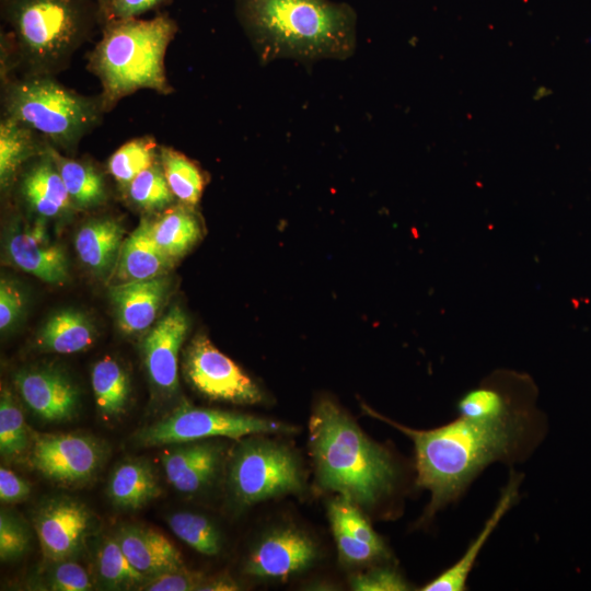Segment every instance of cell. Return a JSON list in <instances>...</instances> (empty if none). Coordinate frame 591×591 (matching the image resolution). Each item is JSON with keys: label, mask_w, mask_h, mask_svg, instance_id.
<instances>
[{"label": "cell", "mask_w": 591, "mask_h": 591, "mask_svg": "<svg viewBox=\"0 0 591 591\" xmlns=\"http://www.w3.org/2000/svg\"><path fill=\"white\" fill-rule=\"evenodd\" d=\"M235 11L262 65L290 58L305 65L349 58L357 14L331 0H236Z\"/></svg>", "instance_id": "1"}, {"label": "cell", "mask_w": 591, "mask_h": 591, "mask_svg": "<svg viewBox=\"0 0 591 591\" xmlns=\"http://www.w3.org/2000/svg\"><path fill=\"white\" fill-rule=\"evenodd\" d=\"M376 417L405 433L416 453V483L430 491L428 515L454 500L486 465L511 455L524 429L525 416L511 413L496 420L464 417L430 430H415Z\"/></svg>", "instance_id": "2"}, {"label": "cell", "mask_w": 591, "mask_h": 591, "mask_svg": "<svg viewBox=\"0 0 591 591\" xmlns=\"http://www.w3.org/2000/svg\"><path fill=\"white\" fill-rule=\"evenodd\" d=\"M9 32L1 35V78L56 76L104 24L97 0H1Z\"/></svg>", "instance_id": "3"}, {"label": "cell", "mask_w": 591, "mask_h": 591, "mask_svg": "<svg viewBox=\"0 0 591 591\" xmlns=\"http://www.w3.org/2000/svg\"><path fill=\"white\" fill-rule=\"evenodd\" d=\"M309 449L318 484L357 505H373L393 488L396 470L390 454L329 399L317 403L311 415Z\"/></svg>", "instance_id": "4"}, {"label": "cell", "mask_w": 591, "mask_h": 591, "mask_svg": "<svg viewBox=\"0 0 591 591\" xmlns=\"http://www.w3.org/2000/svg\"><path fill=\"white\" fill-rule=\"evenodd\" d=\"M177 32L167 15L149 20L106 21L102 37L88 57V69L100 81L103 108L112 111L124 97L142 89L170 94L164 59Z\"/></svg>", "instance_id": "5"}, {"label": "cell", "mask_w": 591, "mask_h": 591, "mask_svg": "<svg viewBox=\"0 0 591 591\" xmlns=\"http://www.w3.org/2000/svg\"><path fill=\"white\" fill-rule=\"evenodd\" d=\"M2 116L40 135L57 150H74L100 125L105 113L100 95L80 94L55 76L2 78Z\"/></svg>", "instance_id": "6"}, {"label": "cell", "mask_w": 591, "mask_h": 591, "mask_svg": "<svg viewBox=\"0 0 591 591\" xmlns=\"http://www.w3.org/2000/svg\"><path fill=\"white\" fill-rule=\"evenodd\" d=\"M229 485L242 505L300 491L302 472L296 455L285 445L262 439L243 441L229 466Z\"/></svg>", "instance_id": "7"}, {"label": "cell", "mask_w": 591, "mask_h": 591, "mask_svg": "<svg viewBox=\"0 0 591 591\" xmlns=\"http://www.w3.org/2000/svg\"><path fill=\"white\" fill-rule=\"evenodd\" d=\"M294 427L252 415L182 404L170 415L142 428L136 440L143 447L179 444L206 438H242L251 434L292 432Z\"/></svg>", "instance_id": "8"}, {"label": "cell", "mask_w": 591, "mask_h": 591, "mask_svg": "<svg viewBox=\"0 0 591 591\" xmlns=\"http://www.w3.org/2000/svg\"><path fill=\"white\" fill-rule=\"evenodd\" d=\"M184 371L193 387L210 399L247 405L263 399L254 381L204 335L187 348Z\"/></svg>", "instance_id": "9"}, {"label": "cell", "mask_w": 591, "mask_h": 591, "mask_svg": "<svg viewBox=\"0 0 591 591\" xmlns=\"http://www.w3.org/2000/svg\"><path fill=\"white\" fill-rule=\"evenodd\" d=\"M104 457L95 439L77 433L37 434L30 453L31 465L45 477L63 485L93 477Z\"/></svg>", "instance_id": "10"}, {"label": "cell", "mask_w": 591, "mask_h": 591, "mask_svg": "<svg viewBox=\"0 0 591 591\" xmlns=\"http://www.w3.org/2000/svg\"><path fill=\"white\" fill-rule=\"evenodd\" d=\"M91 525L92 515L86 507L66 497L48 500L34 515L43 554L55 563L79 552Z\"/></svg>", "instance_id": "11"}, {"label": "cell", "mask_w": 591, "mask_h": 591, "mask_svg": "<svg viewBox=\"0 0 591 591\" xmlns=\"http://www.w3.org/2000/svg\"><path fill=\"white\" fill-rule=\"evenodd\" d=\"M316 558L314 542L296 528L269 531L253 547L245 572L268 579H283L306 569Z\"/></svg>", "instance_id": "12"}, {"label": "cell", "mask_w": 591, "mask_h": 591, "mask_svg": "<svg viewBox=\"0 0 591 591\" xmlns=\"http://www.w3.org/2000/svg\"><path fill=\"white\" fill-rule=\"evenodd\" d=\"M14 382L26 406L45 421H67L78 410L79 391L58 369L21 370L14 375Z\"/></svg>", "instance_id": "13"}, {"label": "cell", "mask_w": 591, "mask_h": 591, "mask_svg": "<svg viewBox=\"0 0 591 591\" xmlns=\"http://www.w3.org/2000/svg\"><path fill=\"white\" fill-rule=\"evenodd\" d=\"M189 328L185 312L172 308L147 334L142 343L148 374L160 390L174 392L178 385V352Z\"/></svg>", "instance_id": "14"}, {"label": "cell", "mask_w": 591, "mask_h": 591, "mask_svg": "<svg viewBox=\"0 0 591 591\" xmlns=\"http://www.w3.org/2000/svg\"><path fill=\"white\" fill-rule=\"evenodd\" d=\"M11 260L22 270L49 283L68 278V260L61 246L51 243L42 222L14 230L7 243Z\"/></svg>", "instance_id": "15"}, {"label": "cell", "mask_w": 591, "mask_h": 591, "mask_svg": "<svg viewBox=\"0 0 591 591\" xmlns=\"http://www.w3.org/2000/svg\"><path fill=\"white\" fill-rule=\"evenodd\" d=\"M170 287L171 281L164 275L112 286L109 298L119 328L126 334L149 328L165 302Z\"/></svg>", "instance_id": "16"}, {"label": "cell", "mask_w": 591, "mask_h": 591, "mask_svg": "<svg viewBox=\"0 0 591 591\" xmlns=\"http://www.w3.org/2000/svg\"><path fill=\"white\" fill-rule=\"evenodd\" d=\"M222 456L220 444L193 441L165 451L161 461L167 482L178 491L192 494L216 476Z\"/></svg>", "instance_id": "17"}, {"label": "cell", "mask_w": 591, "mask_h": 591, "mask_svg": "<svg viewBox=\"0 0 591 591\" xmlns=\"http://www.w3.org/2000/svg\"><path fill=\"white\" fill-rule=\"evenodd\" d=\"M115 538L131 565L148 578L184 567L179 551L153 529L127 525Z\"/></svg>", "instance_id": "18"}, {"label": "cell", "mask_w": 591, "mask_h": 591, "mask_svg": "<svg viewBox=\"0 0 591 591\" xmlns=\"http://www.w3.org/2000/svg\"><path fill=\"white\" fill-rule=\"evenodd\" d=\"M47 146L24 172L20 193L33 211L53 218L66 212L72 202Z\"/></svg>", "instance_id": "19"}, {"label": "cell", "mask_w": 591, "mask_h": 591, "mask_svg": "<svg viewBox=\"0 0 591 591\" xmlns=\"http://www.w3.org/2000/svg\"><path fill=\"white\" fill-rule=\"evenodd\" d=\"M173 260L153 240L151 222L142 220L123 242L114 268L115 277L119 282L154 278L164 275Z\"/></svg>", "instance_id": "20"}, {"label": "cell", "mask_w": 591, "mask_h": 591, "mask_svg": "<svg viewBox=\"0 0 591 591\" xmlns=\"http://www.w3.org/2000/svg\"><path fill=\"white\" fill-rule=\"evenodd\" d=\"M124 229L111 218L91 220L76 236L80 260L94 274L104 276L115 268L123 245Z\"/></svg>", "instance_id": "21"}, {"label": "cell", "mask_w": 591, "mask_h": 591, "mask_svg": "<svg viewBox=\"0 0 591 591\" xmlns=\"http://www.w3.org/2000/svg\"><path fill=\"white\" fill-rule=\"evenodd\" d=\"M107 494L116 507L137 510L159 497L161 487L149 462L127 460L112 472Z\"/></svg>", "instance_id": "22"}, {"label": "cell", "mask_w": 591, "mask_h": 591, "mask_svg": "<svg viewBox=\"0 0 591 591\" xmlns=\"http://www.w3.org/2000/svg\"><path fill=\"white\" fill-rule=\"evenodd\" d=\"M520 479L517 475L511 476L508 485L503 489L499 501L491 513L488 521L485 523L480 533L470 545L462 558L452 567L444 570L441 575L427 583L422 591H462L465 589V582L468 573L476 560V557L484 546L487 538L496 529L502 517L514 503L518 497Z\"/></svg>", "instance_id": "23"}, {"label": "cell", "mask_w": 591, "mask_h": 591, "mask_svg": "<svg viewBox=\"0 0 591 591\" xmlns=\"http://www.w3.org/2000/svg\"><path fill=\"white\" fill-rule=\"evenodd\" d=\"M47 141L33 129L2 116L0 120V184L5 190L22 165L45 151Z\"/></svg>", "instance_id": "24"}, {"label": "cell", "mask_w": 591, "mask_h": 591, "mask_svg": "<svg viewBox=\"0 0 591 591\" xmlns=\"http://www.w3.org/2000/svg\"><path fill=\"white\" fill-rule=\"evenodd\" d=\"M95 339V331L88 317L74 310L51 315L39 329V349L57 354H74L88 349Z\"/></svg>", "instance_id": "25"}, {"label": "cell", "mask_w": 591, "mask_h": 591, "mask_svg": "<svg viewBox=\"0 0 591 591\" xmlns=\"http://www.w3.org/2000/svg\"><path fill=\"white\" fill-rule=\"evenodd\" d=\"M47 149L72 204L81 208H91L104 202L106 199L104 177L91 163L65 157L49 143Z\"/></svg>", "instance_id": "26"}, {"label": "cell", "mask_w": 591, "mask_h": 591, "mask_svg": "<svg viewBox=\"0 0 591 591\" xmlns=\"http://www.w3.org/2000/svg\"><path fill=\"white\" fill-rule=\"evenodd\" d=\"M151 234L157 245L171 258L184 255L200 237L197 216L187 208H172L154 222Z\"/></svg>", "instance_id": "27"}, {"label": "cell", "mask_w": 591, "mask_h": 591, "mask_svg": "<svg viewBox=\"0 0 591 591\" xmlns=\"http://www.w3.org/2000/svg\"><path fill=\"white\" fill-rule=\"evenodd\" d=\"M91 382L96 406L106 417H117L128 405L129 379L123 367L111 357L97 361L92 370Z\"/></svg>", "instance_id": "28"}, {"label": "cell", "mask_w": 591, "mask_h": 591, "mask_svg": "<svg viewBox=\"0 0 591 591\" xmlns=\"http://www.w3.org/2000/svg\"><path fill=\"white\" fill-rule=\"evenodd\" d=\"M159 161L174 197L185 206L197 205L206 184L205 175L198 165L169 147H159Z\"/></svg>", "instance_id": "29"}, {"label": "cell", "mask_w": 591, "mask_h": 591, "mask_svg": "<svg viewBox=\"0 0 591 591\" xmlns=\"http://www.w3.org/2000/svg\"><path fill=\"white\" fill-rule=\"evenodd\" d=\"M96 569L102 582L112 589L138 590L149 579L131 565L115 537L106 538L100 545Z\"/></svg>", "instance_id": "30"}, {"label": "cell", "mask_w": 591, "mask_h": 591, "mask_svg": "<svg viewBox=\"0 0 591 591\" xmlns=\"http://www.w3.org/2000/svg\"><path fill=\"white\" fill-rule=\"evenodd\" d=\"M159 160V148L152 137L135 138L118 148L108 159L111 175L121 186L129 183L143 170Z\"/></svg>", "instance_id": "31"}, {"label": "cell", "mask_w": 591, "mask_h": 591, "mask_svg": "<svg viewBox=\"0 0 591 591\" xmlns=\"http://www.w3.org/2000/svg\"><path fill=\"white\" fill-rule=\"evenodd\" d=\"M167 524L178 538L196 552L208 556L220 552V533L205 515L179 511L167 517Z\"/></svg>", "instance_id": "32"}, {"label": "cell", "mask_w": 591, "mask_h": 591, "mask_svg": "<svg viewBox=\"0 0 591 591\" xmlns=\"http://www.w3.org/2000/svg\"><path fill=\"white\" fill-rule=\"evenodd\" d=\"M30 445V436L23 413L12 393L1 390L0 396V453L4 459L23 455Z\"/></svg>", "instance_id": "33"}, {"label": "cell", "mask_w": 591, "mask_h": 591, "mask_svg": "<svg viewBox=\"0 0 591 591\" xmlns=\"http://www.w3.org/2000/svg\"><path fill=\"white\" fill-rule=\"evenodd\" d=\"M126 188L130 200L143 210H162L174 199L159 160L139 173Z\"/></svg>", "instance_id": "34"}, {"label": "cell", "mask_w": 591, "mask_h": 591, "mask_svg": "<svg viewBox=\"0 0 591 591\" xmlns=\"http://www.w3.org/2000/svg\"><path fill=\"white\" fill-rule=\"evenodd\" d=\"M457 412L461 417L473 420H496L512 413L507 396L491 386H479L465 393L457 403Z\"/></svg>", "instance_id": "35"}, {"label": "cell", "mask_w": 591, "mask_h": 591, "mask_svg": "<svg viewBox=\"0 0 591 591\" xmlns=\"http://www.w3.org/2000/svg\"><path fill=\"white\" fill-rule=\"evenodd\" d=\"M328 518L329 521L337 522L357 538L373 546L385 548L383 541L374 532L354 501L338 496L328 505Z\"/></svg>", "instance_id": "36"}, {"label": "cell", "mask_w": 591, "mask_h": 591, "mask_svg": "<svg viewBox=\"0 0 591 591\" xmlns=\"http://www.w3.org/2000/svg\"><path fill=\"white\" fill-rule=\"evenodd\" d=\"M31 533L27 525L12 512H0V558L14 561L23 557L30 548Z\"/></svg>", "instance_id": "37"}, {"label": "cell", "mask_w": 591, "mask_h": 591, "mask_svg": "<svg viewBox=\"0 0 591 591\" xmlns=\"http://www.w3.org/2000/svg\"><path fill=\"white\" fill-rule=\"evenodd\" d=\"M331 526L343 561L360 565L387 555L386 548H380L357 538L337 522L331 521Z\"/></svg>", "instance_id": "38"}, {"label": "cell", "mask_w": 591, "mask_h": 591, "mask_svg": "<svg viewBox=\"0 0 591 591\" xmlns=\"http://www.w3.org/2000/svg\"><path fill=\"white\" fill-rule=\"evenodd\" d=\"M46 587L54 591H88L93 589L84 567L74 561L59 560L48 573Z\"/></svg>", "instance_id": "39"}, {"label": "cell", "mask_w": 591, "mask_h": 591, "mask_svg": "<svg viewBox=\"0 0 591 591\" xmlns=\"http://www.w3.org/2000/svg\"><path fill=\"white\" fill-rule=\"evenodd\" d=\"M206 576L198 571L183 568L166 571L149 578L138 590L144 591H190L198 590Z\"/></svg>", "instance_id": "40"}, {"label": "cell", "mask_w": 591, "mask_h": 591, "mask_svg": "<svg viewBox=\"0 0 591 591\" xmlns=\"http://www.w3.org/2000/svg\"><path fill=\"white\" fill-rule=\"evenodd\" d=\"M350 586L356 591H403L408 586L402 576L391 568H374L351 577Z\"/></svg>", "instance_id": "41"}, {"label": "cell", "mask_w": 591, "mask_h": 591, "mask_svg": "<svg viewBox=\"0 0 591 591\" xmlns=\"http://www.w3.org/2000/svg\"><path fill=\"white\" fill-rule=\"evenodd\" d=\"M24 297L19 287L8 279L0 282V328L2 332L13 326L24 309Z\"/></svg>", "instance_id": "42"}, {"label": "cell", "mask_w": 591, "mask_h": 591, "mask_svg": "<svg viewBox=\"0 0 591 591\" xmlns=\"http://www.w3.org/2000/svg\"><path fill=\"white\" fill-rule=\"evenodd\" d=\"M167 0H111L103 10L104 23L111 20L135 19Z\"/></svg>", "instance_id": "43"}, {"label": "cell", "mask_w": 591, "mask_h": 591, "mask_svg": "<svg viewBox=\"0 0 591 591\" xmlns=\"http://www.w3.org/2000/svg\"><path fill=\"white\" fill-rule=\"evenodd\" d=\"M32 491L30 484L14 472L0 468V499L4 503H15L25 500Z\"/></svg>", "instance_id": "44"}, {"label": "cell", "mask_w": 591, "mask_h": 591, "mask_svg": "<svg viewBox=\"0 0 591 591\" xmlns=\"http://www.w3.org/2000/svg\"><path fill=\"white\" fill-rule=\"evenodd\" d=\"M240 586L229 576L220 575L206 578L198 591H231L239 590Z\"/></svg>", "instance_id": "45"}, {"label": "cell", "mask_w": 591, "mask_h": 591, "mask_svg": "<svg viewBox=\"0 0 591 591\" xmlns=\"http://www.w3.org/2000/svg\"><path fill=\"white\" fill-rule=\"evenodd\" d=\"M109 1H111V0H97V2H99L100 5H101L102 13H103L104 8L108 4Z\"/></svg>", "instance_id": "46"}]
</instances>
